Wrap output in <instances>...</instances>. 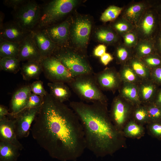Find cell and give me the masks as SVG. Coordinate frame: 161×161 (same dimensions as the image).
I'll use <instances>...</instances> for the list:
<instances>
[{
    "label": "cell",
    "instance_id": "obj_1",
    "mask_svg": "<svg viewBox=\"0 0 161 161\" xmlns=\"http://www.w3.org/2000/svg\"><path fill=\"white\" fill-rule=\"evenodd\" d=\"M31 131L41 148L52 158L61 161H75L86 148L83 127L77 115L48 92Z\"/></svg>",
    "mask_w": 161,
    "mask_h": 161
},
{
    "label": "cell",
    "instance_id": "obj_2",
    "mask_svg": "<svg viewBox=\"0 0 161 161\" xmlns=\"http://www.w3.org/2000/svg\"><path fill=\"white\" fill-rule=\"evenodd\" d=\"M107 105L100 103H69L82 126L86 148L97 157L112 155L126 147V138L112 122Z\"/></svg>",
    "mask_w": 161,
    "mask_h": 161
},
{
    "label": "cell",
    "instance_id": "obj_3",
    "mask_svg": "<svg viewBox=\"0 0 161 161\" xmlns=\"http://www.w3.org/2000/svg\"><path fill=\"white\" fill-rule=\"evenodd\" d=\"M93 74L75 77L67 84L82 100L87 103L107 104V98L97 85Z\"/></svg>",
    "mask_w": 161,
    "mask_h": 161
},
{
    "label": "cell",
    "instance_id": "obj_4",
    "mask_svg": "<svg viewBox=\"0 0 161 161\" xmlns=\"http://www.w3.org/2000/svg\"><path fill=\"white\" fill-rule=\"evenodd\" d=\"M75 0H53L41 5L38 24L36 29H43L53 25L70 13L76 6Z\"/></svg>",
    "mask_w": 161,
    "mask_h": 161
},
{
    "label": "cell",
    "instance_id": "obj_5",
    "mask_svg": "<svg viewBox=\"0 0 161 161\" xmlns=\"http://www.w3.org/2000/svg\"><path fill=\"white\" fill-rule=\"evenodd\" d=\"M60 49L57 47L52 55L61 62L74 78L94 73L90 64L83 55L66 49Z\"/></svg>",
    "mask_w": 161,
    "mask_h": 161
},
{
    "label": "cell",
    "instance_id": "obj_6",
    "mask_svg": "<svg viewBox=\"0 0 161 161\" xmlns=\"http://www.w3.org/2000/svg\"><path fill=\"white\" fill-rule=\"evenodd\" d=\"M41 5L34 0H26L13 10V20L22 28L29 31L35 29L38 24Z\"/></svg>",
    "mask_w": 161,
    "mask_h": 161
},
{
    "label": "cell",
    "instance_id": "obj_7",
    "mask_svg": "<svg viewBox=\"0 0 161 161\" xmlns=\"http://www.w3.org/2000/svg\"><path fill=\"white\" fill-rule=\"evenodd\" d=\"M41 63L45 77L51 82L68 84L74 79L69 70L53 56L43 58Z\"/></svg>",
    "mask_w": 161,
    "mask_h": 161
},
{
    "label": "cell",
    "instance_id": "obj_8",
    "mask_svg": "<svg viewBox=\"0 0 161 161\" xmlns=\"http://www.w3.org/2000/svg\"><path fill=\"white\" fill-rule=\"evenodd\" d=\"M134 106L120 97L114 99L112 104L109 116L115 126L122 131L126 124L131 119Z\"/></svg>",
    "mask_w": 161,
    "mask_h": 161
},
{
    "label": "cell",
    "instance_id": "obj_9",
    "mask_svg": "<svg viewBox=\"0 0 161 161\" xmlns=\"http://www.w3.org/2000/svg\"><path fill=\"white\" fill-rule=\"evenodd\" d=\"M40 107L24 109L13 118L16 132L18 139L28 136L32 124Z\"/></svg>",
    "mask_w": 161,
    "mask_h": 161
},
{
    "label": "cell",
    "instance_id": "obj_10",
    "mask_svg": "<svg viewBox=\"0 0 161 161\" xmlns=\"http://www.w3.org/2000/svg\"><path fill=\"white\" fill-rule=\"evenodd\" d=\"M14 20L4 23L0 28V39L20 43L30 32Z\"/></svg>",
    "mask_w": 161,
    "mask_h": 161
},
{
    "label": "cell",
    "instance_id": "obj_11",
    "mask_svg": "<svg viewBox=\"0 0 161 161\" xmlns=\"http://www.w3.org/2000/svg\"><path fill=\"white\" fill-rule=\"evenodd\" d=\"M21 61H33L41 63L43 58L31 32L20 43L17 57Z\"/></svg>",
    "mask_w": 161,
    "mask_h": 161
},
{
    "label": "cell",
    "instance_id": "obj_12",
    "mask_svg": "<svg viewBox=\"0 0 161 161\" xmlns=\"http://www.w3.org/2000/svg\"><path fill=\"white\" fill-rule=\"evenodd\" d=\"M31 34L43 59L52 56L57 46L44 30L36 29L31 31Z\"/></svg>",
    "mask_w": 161,
    "mask_h": 161
},
{
    "label": "cell",
    "instance_id": "obj_13",
    "mask_svg": "<svg viewBox=\"0 0 161 161\" xmlns=\"http://www.w3.org/2000/svg\"><path fill=\"white\" fill-rule=\"evenodd\" d=\"M91 29V23L86 18H79L76 20L72 26L71 35L77 44L84 46L87 43Z\"/></svg>",
    "mask_w": 161,
    "mask_h": 161
},
{
    "label": "cell",
    "instance_id": "obj_14",
    "mask_svg": "<svg viewBox=\"0 0 161 161\" xmlns=\"http://www.w3.org/2000/svg\"><path fill=\"white\" fill-rule=\"evenodd\" d=\"M95 81L100 89L114 91L118 87L119 78L117 72L114 69L107 68L93 74Z\"/></svg>",
    "mask_w": 161,
    "mask_h": 161
},
{
    "label": "cell",
    "instance_id": "obj_15",
    "mask_svg": "<svg viewBox=\"0 0 161 161\" xmlns=\"http://www.w3.org/2000/svg\"><path fill=\"white\" fill-rule=\"evenodd\" d=\"M31 93L30 85L23 86L14 92L10 101V116L14 118L24 109Z\"/></svg>",
    "mask_w": 161,
    "mask_h": 161
},
{
    "label": "cell",
    "instance_id": "obj_16",
    "mask_svg": "<svg viewBox=\"0 0 161 161\" xmlns=\"http://www.w3.org/2000/svg\"><path fill=\"white\" fill-rule=\"evenodd\" d=\"M18 139L13 119L9 118L6 116L0 119V141L11 143L21 151L24 148V147Z\"/></svg>",
    "mask_w": 161,
    "mask_h": 161
},
{
    "label": "cell",
    "instance_id": "obj_17",
    "mask_svg": "<svg viewBox=\"0 0 161 161\" xmlns=\"http://www.w3.org/2000/svg\"><path fill=\"white\" fill-rule=\"evenodd\" d=\"M70 23L65 20L43 29L51 40L57 45H63L67 42L70 32Z\"/></svg>",
    "mask_w": 161,
    "mask_h": 161
},
{
    "label": "cell",
    "instance_id": "obj_18",
    "mask_svg": "<svg viewBox=\"0 0 161 161\" xmlns=\"http://www.w3.org/2000/svg\"><path fill=\"white\" fill-rule=\"evenodd\" d=\"M156 11H150L141 17L138 23V29L140 32L145 37H150L157 34L159 18Z\"/></svg>",
    "mask_w": 161,
    "mask_h": 161
},
{
    "label": "cell",
    "instance_id": "obj_19",
    "mask_svg": "<svg viewBox=\"0 0 161 161\" xmlns=\"http://www.w3.org/2000/svg\"><path fill=\"white\" fill-rule=\"evenodd\" d=\"M20 70L23 79L27 81L32 79H38L43 72L41 63L33 61H27L23 63Z\"/></svg>",
    "mask_w": 161,
    "mask_h": 161
},
{
    "label": "cell",
    "instance_id": "obj_20",
    "mask_svg": "<svg viewBox=\"0 0 161 161\" xmlns=\"http://www.w3.org/2000/svg\"><path fill=\"white\" fill-rule=\"evenodd\" d=\"M50 94L55 99L62 103L68 100L72 93L69 87L62 82H50L47 83Z\"/></svg>",
    "mask_w": 161,
    "mask_h": 161
},
{
    "label": "cell",
    "instance_id": "obj_21",
    "mask_svg": "<svg viewBox=\"0 0 161 161\" xmlns=\"http://www.w3.org/2000/svg\"><path fill=\"white\" fill-rule=\"evenodd\" d=\"M19 149L9 143L0 141V161H17L20 155Z\"/></svg>",
    "mask_w": 161,
    "mask_h": 161
},
{
    "label": "cell",
    "instance_id": "obj_22",
    "mask_svg": "<svg viewBox=\"0 0 161 161\" xmlns=\"http://www.w3.org/2000/svg\"><path fill=\"white\" fill-rule=\"evenodd\" d=\"M122 132L126 138L139 139L144 136L145 130L144 126L131 120L125 126Z\"/></svg>",
    "mask_w": 161,
    "mask_h": 161
},
{
    "label": "cell",
    "instance_id": "obj_23",
    "mask_svg": "<svg viewBox=\"0 0 161 161\" xmlns=\"http://www.w3.org/2000/svg\"><path fill=\"white\" fill-rule=\"evenodd\" d=\"M145 8V4L142 3L132 4L125 10L124 18L131 23H138Z\"/></svg>",
    "mask_w": 161,
    "mask_h": 161
},
{
    "label": "cell",
    "instance_id": "obj_24",
    "mask_svg": "<svg viewBox=\"0 0 161 161\" xmlns=\"http://www.w3.org/2000/svg\"><path fill=\"white\" fill-rule=\"evenodd\" d=\"M20 43L0 39V58H17Z\"/></svg>",
    "mask_w": 161,
    "mask_h": 161
},
{
    "label": "cell",
    "instance_id": "obj_25",
    "mask_svg": "<svg viewBox=\"0 0 161 161\" xmlns=\"http://www.w3.org/2000/svg\"><path fill=\"white\" fill-rule=\"evenodd\" d=\"M156 84L154 81L143 85L140 89L142 102L147 106L153 102L157 91Z\"/></svg>",
    "mask_w": 161,
    "mask_h": 161
},
{
    "label": "cell",
    "instance_id": "obj_26",
    "mask_svg": "<svg viewBox=\"0 0 161 161\" xmlns=\"http://www.w3.org/2000/svg\"><path fill=\"white\" fill-rule=\"evenodd\" d=\"M131 120L143 126L149 123V119L146 106H140V104L134 106Z\"/></svg>",
    "mask_w": 161,
    "mask_h": 161
},
{
    "label": "cell",
    "instance_id": "obj_27",
    "mask_svg": "<svg viewBox=\"0 0 161 161\" xmlns=\"http://www.w3.org/2000/svg\"><path fill=\"white\" fill-rule=\"evenodd\" d=\"M20 62L17 58H0V68L4 71L16 73L20 69Z\"/></svg>",
    "mask_w": 161,
    "mask_h": 161
},
{
    "label": "cell",
    "instance_id": "obj_28",
    "mask_svg": "<svg viewBox=\"0 0 161 161\" xmlns=\"http://www.w3.org/2000/svg\"><path fill=\"white\" fill-rule=\"evenodd\" d=\"M136 46L137 54L140 57L157 53L154 42L153 40H143L137 43Z\"/></svg>",
    "mask_w": 161,
    "mask_h": 161
},
{
    "label": "cell",
    "instance_id": "obj_29",
    "mask_svg": "<svg viewBox=\"0 0 161 161\" xmlns=\"http://www.w3.org/2000/svg\"><path fill=\"white\" fill-rule=\"evenodd\" d=\"M122 93L133 106L141 104L140 100L138 97V92L135 86L131 85H126L122 89Z\"/></svg>",
    "mask_w": 161,
    "mask_h": 161
},
{
    "label": "cell",
    "instance_id": "obj_30",
    "mask_svg": "<svg viewBox=\"0 0 161 161\" xmlns=\"http://www.w3.org/2000/svg\"><path fill=\"white\" fill-rule=\"evenodd\" d=\"M122 10V7L114 5L110 6L102 13L100 20L103 22L113 21L118 17Z\"/></svg>",
    "mask_w": 161,
    "mask_h": 161
},
{
    "label": "cell",
    "instance_id": "obj_31",
    "mask_svg": "<svg viewBox=\"0 0 161 161\" xmlns=\"http://www.w3.org/2000/svg\"><path fill=\"white\" fill-rule=\"evenodd\" d=\"M96 36L97 39L102 42L110 44L117 40V37L112 31L107 29H102L97 32Z\"/></svg>",
    "mask_w": 161,
    "mask_h": 161
},
{
    "label": "cell",
    "instance_id": "obj_32",
    "mask_svg": "<svg viewBox=\"0 0 161 161\" xmlns=\"http://www.w3.org/2000/svg\"><path fill=\"white\" fill-rule=\"evenodd\" d=\"M149 123L161 122V107L152 103L146 106Z\"/></svg>",
    "mask_w": 161,
    "mask_h": 161
},
{
    "label": "cell",
    "instance_id": "obj_33",
    "mask_svg": "<svg viewBox=\"0 0 161 161\" xmlns=\"http://www.w3.org/2000/svg\"><path fill=\"white\" fill-rule=\"evenodd\" d=\"M131 68L135 73L142 77L148 75V69L143 62L137 59H134L130 63Z\"/></svg>",
    "mask_w": 161,
    "mask_h": 161
},
{
    "label": "cell",
    "instance_id": "obj_34",
    "mask_svg": "<svg viewBox=\"0 0 161 161\" xmlns=\"http://www.w3.org/2000/svg\"><path fill=\"white\" fill-rule=\"evenodd\" d=\"M146 129L150 135L161 140V122L149 123L146 125Z\"/></svg>",
    "mask_w": 161,
    "mask_h": 161
},
{
    "label": "cell",
    "instance_id": "obj_35",
    "mask_svg": "<svg viewBox=\"0 0 161 161\" xmlns=\"http://www.w3.org/2000/svg\"><path fill=\"white\" fill-rule=\"evenodd\" d=\"M44 101V97H41L31 92L24 109L41 107Z\"/></svg>",
    "mask_w": 161,
    "mask_h": 161
},
{
    "label": "cell",
    "instance_id": "obj_36",
    "mask_svg": "<svg viewBox=\"0 0 161 161\" xmlns=\"http://www.w3.org/2000/svg\"><path fill=\"white\" fill-rule=\"evenodd\" d=\"M132 24L124 18L120 20L114 25L115 30L119 33L124 35L131 31L133 26Z\"/></svg>",
    "mask_w": 161,
    "mask_h": 161
},
{
    "label": "cell",
    "instance_id": "obj_37",
    "mask_svg": "<svg viewBox=\"0 0 161 161\" xmlns=\"http://www.w3.org/2000/svg\"><path fill=\"white\" fill-rule=\"evenodd\" d=\"M143 63L152 69L161 66V57L157 53L147 56L144 59Z\"/></svg>",
    "mask_w": 161,
    "mask_h": 161
},
{
    "label": "cell",
    "instance_id": "obj_38",
    "mask_svg": "<svg viewBox=\"0 0 161 161\" xmlns=\"http://www.w3.org/2000/svg\"><path fill=\"white\" fill-rule=\"evenodd\" d=\"M31 92L42 97H44L47 94L44 89L43 82L41 80L34 81L30 85Z\"/></svg>",
    "mask_w": 161,
    "mask_h": 161
},
{
    "label": "cell",
    "instance_id": "obj_39",
    "mask_svg": "<svg viewBox=\"0 0 161 161\" xmlns=\"http://www.w3.org/2000/svg\"><path fill=\"white\" fill-rule=\"evenodd\" d=\"M125 46L127 47L136 46L137 43V39L135 32L131 31L123 35Z\"/></svg>",
    "mask_w": 161,
    "mask_h": 161
},
{
    "label": "cell",
    "instance_id": "obj_40",
    "mask_svg": "<svg viewBox=\"0 0 161 161\" xmlns=\"http://www.w3.org/2000/svg\"><path fill=\"white\" fill-rule=\"evenodd\" d=\"M129 51L128 47L125 46L119 47L116 51V56L117 59L120 61H126L129 56Z\"/></svg>",
    "mask_w": 161,
    "mask_h": 161
},
{
    "label": "cell",
    "instance_id": "obj_41",
    "mask_svg": "<svg viewBox=\"0 0 161 161\" xmlns=\"http://www.w3.org/2000/svg\"><path fill=\"white\" fill-rule=\"evenodd\" d=\"M121 73L122 77L128 81L133 82L136 79L135 72L131 68L125 67L123 69Z\"/></svg>",
    "mask_w": 161,
    "mask_h": 161
},
{
    "label": "cell",
    "instance_id": "obj_42",
    "mask_svg": "<svg viewBox=\"0 0 161 161\" xmlns=\"http://www.w3.org/2000/svg\"><path fill=\"white\" fill-rule=\"evenodd\" d=\"M151 75L153 81L156 84H161V66L152 69Z\"/></svg>",
    "mask_w": 161,
    "mask_h": 161
},
{
    "label": "cell",
    "instance_id": "obj_43",
    "mask_svg": "<svg viewBox=\"0 0 161 161\" xmlns=\"http://www.w3.org/2000/svg\"><path fill=\"white\" fill-rule=\"evenodd\" d=\"M26 0H4L3 4L5 6L15 10L24 2Z\"/></svg>",
    "mask_w": 161,
    "mask_h": 161
},
{
    "label": "cell",
    "instance_id": "obj_44",
    "mask_svg": "<svg viewBox=\"0 0 161 161\" xmlns=\"http://www.w3.org/2000/svg\"><path fill=\"white\" fill-rule=\"evenodd\" d=\"M156 53L161 57V25L154 41Z\"/></svg>",
    "mask_w": 161,
    "mask_h": 161
},
{
    "label": "cell",
    "instance_id": "obj_45",
    "mask_svg": "<svg viewBox=\"0 0 161 161\" xmlns=\"http://www.w3.org/2000/svg\"><path fill=\"white\" fill-rule=\"evenodd\" d=\"M106 46L103 44H100L95 49L93 54L95 56L100 57L104 55L106 50Z\"/></svg>",
    "mask_w": 161,
    "mask_h": 161
},
{
    "label": "cell",
    "instance_id": "obj_46",
    "mask_svg": "<svg viewBox=\"0 0 161 161\" xmlns=\"http://www.w3.org/2000/svg\"><path fill=\"white\" fill-rule=\"evenodd\" d=\"M113 59L112 56L110 54L108 53H105L100 57L101 62L105 66L107 65Z\"/></svg>",
    "mask_w": 161,
    "mask_h": 161
},
{
    "label": "cell",
    "instance_id": "obj_47",
    "mask_svg": "<svg viewBox=\"0 0 161 161\" xmlns=\"http://www.w3.org/2000/svg\"><path fill=\"white\" fill-rule=\"evenodd\" d=\"M10 113L8 109L4 106L2 105H0V119L6 117V116H9Z\"/></svg>",
    "mask_w": 161,
    "mask_h": 161
},
{
    "label": "cell",
    "instance_id": "obj_48",
    "mask_svg": "<svg viewBox=\"0 0 161 161\" xmlns=\"http://www.w3.org/2000/svg\"><path fill=\"white\" fill-rule=\"evenodd\" d=\"M152 103L161 107V89L157 91Z\"/></svg>",
    "mask_w": 161,
    "mask_h": 161
},
{
    "label": "cell",
    "instance_id": "obj_49",
    "mask_svg": "<svg viewBox=\"0 0 161 161\" xmlns=\"http://www.w3.org/2000/svg\"><path fill=\"white\" fill-rule=\"evenodd\" d=\"M4 13L0 11V28H1L3 24L4 20Z\"/></svg>",
    "mask_w": 161,
    "mask_h": 161
},
{
    "label": "cell",
    "instance_id": "obj_50",
    "mask_svg": "<svg viewBox=\"0 0 161 161\" xmlns=\"http://www.w3.org/2000/svg\"><path fill=\"white\" fill-rule=\"evenodd\" d=\"M157 7L158 9L161 10V4H160L158 5L157 6Z\"/></svg>",
    "mask_w": 161,
    "mask_h": 161
},
{
    "label": "cell",
    "instance_id": "obj_51",
    "mask_svg": "<svg viewBox=\"0 0 161 161\" xmlns=\"http://www.w3.org/2000/svg\"><path fill=\"white\" fill-rule=\"evenodd\" d=\"M160 22L161 23V17H160ZM160 25H161V24H160Z\"/></svg>",
    "mask_w": 161,
    "mask_h": 161
}]
</instances>
